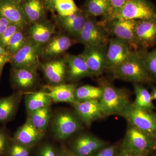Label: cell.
Here are the masks:
<instances>
[{
    "label": "cell",
    "mask_w": 156,
    "mask_h": 156,
    "mask_svg": "<svg viewBox=\"0 0 156 156\" xmlns=\"http://www.w3.org/2000/svg\"><path fill=\"white\" fill-rule=\"evenodd\" d=\"M146 51L143 49L134 50L127 60L112 71L114 77L134 83H152L144 63Z\"/></svg>",
    "instance_id": "1"
},
{
    "label": "cell",
    "mask_w": 156,
    "mask_h": 156,
    "mask_svg": "<svg viewBox=\"0 0 156 156\" xmlns=\"http://www.w3.org/2000/svg\"><path fill=\"white\" fill-rule=\"evenodd\" d=\"M100 87L103 92L99 101L103 115H120L131 103L128 92L105 82L101 83Z\"/></svg>",
    "instance_id": "2"
},
{
    "label": "cell",
    "mask_w": 156,
    "mask_h": 156,
    "mask_svg": "<svg viewBox=\"0 0 156 156\" xmlns=\"http://www.w3.org/2000/svg\"><path fill=\"white\" fill-rule=\"evenodd\" d=\"M138 130L151 136H156V112L136 108L131 103L120 115Z\"/></svg>",
    "instance_id": "3"
},
{
    "label": "cell",
    "mask_w": 156,
    "mask_h": 156,
    "mask_svg": "<svg viewBox=\"0 0 156 156\" xmlns=\"http://www.w3.org/2000/svg\"><path fill=\"white\" fill-rule=\"evenodd\" d=\"M77 38L85 48L106 47L109 40L104 23L89 17Z\"/></svg>",
    "instance_id": "4"
},
{
    "label": "cell",
    "mask_w": 156,
    "mask_h": 156,
    "mask_svg": "<svg viewBox=\"0 0 156 156\" xmlns=\"http://www.w3.org/2000/svg\"><path fill=\"white\" fill-rule=\"evenodd\" d=\"M108 19L145 20L156 18V8L149 0H128L121 11Z\"/></svg>",
    "instance_id": "5"
},
{
    "label": "cell",
    "mask_w": 156,
    "mask_h": 156,
    "mask_svg": "<svg viewBox=\"0 0 156 156\" xmlns=\"http://www.w3.org/2000/svg\"><path fill=\"white\" fill-rule=\"evenodd\" d=\"M121 144L144 156H148L156 149L154 137L131 126Z\"/></svg>",
    "instance_id": "6"
},
{
    "label": "cell",
    "mask_w": 156,
    "mask_h": 156,
    "mask_svg": "<svg viewBox=\"0 0 156 156\" xmlns=\"http://www.w3.org/2000/svg\"><path fill=\"white\" fill-rule=\"evenodd\" d=\"M81 122L79 117L71 112H60L53 121L52 128L54 136L58 140H66L81 129Z\"/></svg>",
    "instance_id": "7"
},
{
    "label": "cell",
    "mask_w": 156,
    "mask_h": 156,
    "mask_svg": "<svg viewBox=\"0 0 156 156\" xmlns=\"http://www.w3.org/2000/svg\"><path fill=\"white\" fill-rule=\"evenodd\" d=\"M41 45L32 40L27 41L24 46L11 58L15 68H27L36 70L40 64L39 58L42 52Z\"/></svg>",
    "instance_id": "8"
},
{
    "label": "cell",
    "mask_w": 156,
    "mask_h": 156,
    "mask_svg": "<svg viewBox=\"0 0 156 156\" xmlns=\"http://www.w3.org/2000/svg\"><path fill=\"white\" fill-rule=\"evenodd\" d=\"M106 49V69L113 70L128 59L134 50L126 42L116 38L109 39Z\"/></svg>",
    "instance_id": "9"
},
{
    "label": "cell",
    "mask_w": 156,
    "mask_h": 156,
    "mask_svg": "<svg viewBox=\"0 0 156 156\" xmlns=\"http://www.w3.org/2000/svg\"><path fill=\"white\" fill-rule=\"evenodd\" d=\"M108 26H106L108 33H110L115 38L124 41L134 50H137L134 40V29L136 20L119 19L113 18L108 19Z\"/></svg>",
    "instance_id": "10"
},
{
    "label": "cell",
    "mask_w": 156,
    "mask_h": 156,
    "mask_svg": "<svg viewBox=\"0 0 156 156\" xmlns=\"http://www.w3.org/2000/svg\"><path fill=\"white\" fill-rule=\"evenodd\" d=\"M134 40L138 50H147L156 45V18L136 20Z\"/></svg>",
    "instance_id": "11"
},
{
    "label": "cell",
    "mask_w": 156,
    "mask_h": 156,
    "mask_svg": "<svg viewBox=\"0 0 156 156\" xmlns=\"http://www.w3.org/2000/svg\"><path fill=\"white\" fill-rule=\"evenodd\" d=\"M108 145L103 140L90 134H83L73 141L71 151L78 156H92Z\"/></svg>",
    "instance_id": "12"
},
{
    "label": "cell",
    "mask_w": 156,
    "mask_h": 156,
    "mask_svg": "<svg viewBox=\"0 0 156 156\" xmlns=\"http://www.w3.org/2000/svg\"><path fill=\"white\" fill-rule=\"evenodd\" d=\"M106 47L85 48L80 55L86 62L92 76L100 75L106 69Z\"/></svg>",
    "instance_id": "13"
},
{
    "label": "cell",
    "mask_w": 156,
    "mask_h": 156,
    "mask_svg": "<svg viewBox=\"0 0 156 156\" xmlns=\"http://www.w3.org/2000/svg\"><path fill=\"white\" fill-rule=\"evenodd\" d=\"M78 116L86 126L104 117L98 100L79 101L73 105Z\"/></svg>",
    "instance_id": "14"
},
{
    "label": "cell",
    "mask_w": 156,
    "mask_h": 156,
    "mask_svg": "<svg viewBox=\"0 0 156 156\" xmlns=\"http://www.w3.org/2000/svg\"><path fill=\"white\" fill-rule=\"evenodd\" d=\"M0 15L21 29L28 23L21 5L10 0H0Z\"/></svg>",
    "instance_id": "15"
},
{
    "label": "cell",
    "mask_w": 156,
    "mask_h": 156,
    "mask_svg": "<svg viewBox=\"0 0 156 156\" xmlns=\"http://www.w3.org/2000/svg\"><path fill=\"white\" fill-rule=\"evenodd\" d=\"M45 88L48 90L45 92L52 101L56 103L66 102L73 105L77 103L75 97L76 86L73 84H59L48 85Z\"/></svg>",
    "instance_id": "16"
},
{
    "label": "cell",
    "mask_w": 156,
    "mask_h": 156,
    "mask_svg": "<svg viewBox=\"0 0 156 156\" xmlns=\"http://www.w3.org/2000/svg\"><path fill=\"white\" fill-rule=\"evenodd\" d=\"M44 133H42L27 119L26 122L14 134V142L31 148L36 145L41 140Z\"/></svg>",
    "instance_id": "17"
},
{
    "label": "cell",
    "mask_w": 156,
    "mask_h": 156,
    "mask_svg": "<svg viewBox=\"0 0 156 156\" xmlns=\"http://www.w3.org/2000/svg\"><path fill=\"white\" fill-rule=\"evenodd\" d=\"M65 62L69 80L76 81L87 77L92 76L87 62L80 54L68 55Z\"/></svg>",
    "instance_id": "18"
},
{
    "label": "cell",
    "mask_w": 156,
    "mask_h": 156,
    "mask_svg": "<svg viewBox=\"0 0 156 156\" xmlns=\"http://www.w3.org/2000/svg\"><path fill=\"white\" fill-rule=\"evenodd\" d=\"M89 15L79 9L75 13L66 17L59 16V23L68 33L77 37L83 28Z\"/></svg>",
    "instance_id": "19"
},
{
    "label": "cell",
    "mask_w": 156,
    "mask_h": 156,
    "mask_svg": "<svg viewBox=\"0 0 156 156\" xmlns=\"http://www.w3.org/2000/svg\"><path fill=\"white\" fill-rule=\"evenodd\" d=\"M42 68L45 76L50 83L54 85L62 83L67 75L65 60L48 62L43 65Z\"/></svg>",
    "instance_id": "20"
},
{
    "label": "cell",
    "mask_w": 156,
    "mask_h": 156,
    "mask_svg": "<svg viewBox=\"0 0 156 156\" xmlns=\"http://www.w3.org/2000/svg\"><path fill=\"white\" fill-rule=\"evenodd\" d=\"M29 32L31 40L41 44L50 41L55 32V29L50 23L41 20L34 23L30 29Z\"/></svg>",
    "instance_id": "21"
},
{
    "label": "cell",
    "mask_w": 156,
    "mask_h": 156,
    "mask_svg": "<svg viewBox=\"0 0 156 156\" xmlns=\"http://www.w3.org/2000/svg\"><path fill=\"white\" fill-rule=\"evenodd\" d=\"M73 44V41L67 36L61 35L50 39L42 51L45 56H53L66 51Z\"/></svg>",
    "instance_id": "22"
},
{
    "label": "cell",
    "mask_w": 156,
    "mask_h": 156,
    "mask_svg": "<svg viewBox=\"0 0 156 156\" xmlns=\"http://www.w3.org/2000/svg\"><path fill=\"white\" fill-rule=\"evenodd\" d=\"M21 6L29 22H38L44 16L45 6L43 0H26Z\"/></svg>",
    "instance_id": "23"
},
{
    "label": "cell",
    "mask_w": 156,
    "mask_h": 156,
    "mask_svg": "<svg viewBox=\"0 0 156 156\" xmlns=\"http://www.w3.org/2000/svg\"><path fill=\"white\" fill-rule=\"evenodd\" d=\"M134 91L135 99L132 104L135 107L149 111H153L156 108L150 92L142 84L134 83Z\"/></svg>",
    "instance_id": "24"
},
{
    "label": "cell",
    "mask_w": 156,
    "mask_h": 156,
    "mask_svg": "<svg viewBox=\"0 0 156 156\" xmlns=\"http://www.w3.org/2000/svg\"><path fill=\"white\" fill-rule=\"evenodd\" d=\"M21 95L16 93L0 99V122L8 121L15 113Z\"/></svg>",
    "instance_id": "25"
},
{
    "label": "cell",
    "mask_w": 156,
    "mask_h": 156,
    "mask_svg": "<svg viewBox=\"0 0 156 156\" xmlns=\"http://www.w3.org/2000/svg\"><path fill=\"white\" fill-rule=\"evenodd\" d=\"M26 108L28 113L45 107L50 106L52 102L51 98L46 92H30L25 96Z\"/></svg>",
    "instance_id": "26"
},
{
    "label": "cell",
    "mask_w": 156,
    "mask_h": 156,
    "mask_svg": "<svg viewBox=\"0 0 156 156\" xmlns=\"http://www.w3.org/2000/svg\"><path fill=\"white\" fill-rule=\"evenodd\" d=\"M51 115V108L50 106H48L30 113L27 119L39 131L44 134Z\"/></svg>",
    "instance_id": "27"
},
{
    "label": "cell",
    "mask_w": 156,
    "mask_h": 156,
    "mask_svg": "<svg viewBox=\"0 0 156 156\" xmlns=\"http://www.w3.org/2000/svg\"><path fill=\"white\" fill-rule=\"evenodd\" d=\"M14 80L17 87L22 89L30 88L37 80L36 70L27 68H15Z\"/></svg>",
    "instance_id": "28"
},
{
    "label": "cell",
    "mask_w": 156,
    "mask_h": 156,
    "mask_svg": "<svg viewBox=\"0 0 156 156\" xmlns=\"http://www.w3.org/2000/svg\"><path fill=\"white\" fill-rule=\"evenodd\" d=\"M112 8L109 0H87L86 12L89 16H104L112 14Z\"/></svg>",
    "instance_id": "29"
},
{
    "label": "cell",
    "mask_w": 156,
    "mask_h": 156,
    "mask_svg": "<svg viewBox=\"0 0 156 156\" xmlns=\"http://www.w3.org/2000/svg\"><path fill=\"white\" fill-rule=\"evenodd\" d=\"M101 87H97L92 85H86L76 89V100L79 101L89 100H100L102 94Z\"/></svg>",
    "instance_id": "30"
},
{
    "label": "cell",
    "mask_w": 156,
    "mask_h": 156,
    "mask_svg": "<svg viewBox=\"0 0 156 156\" xmlns=\"http://www.w3.org/2000/svg\"><path fill=\"white\" fill-rule=\"evenodd\" d=\"M73 0H56L53 7L59 16L66 17L71 15L79 10Z\"/></svg>",
    "instance_id": "31"
},
{
    "label": "cell",
    "mask_w": 156,
    "mask_h": 156,
    "mask_svg": "<svg viewBox=\"0 0 156 156\" xmlns=\"http://www.w3.org/2000/svg\"><path fill=\"white\" fill-rule=\"evenodd\" d=\"M21 30L20 29L15 32L10 39L7 47L8 52L12 55H13L17 53L20 48L24 46L27 41L25 35Z\"/></svg>",
    "instance_id": "32"
},
{
    "label": "cell",
    "mask_w": 156,
    "mask_h": 156,
    "mask_svg": "<svg viewBox=\"0 0 156 156\" xmlns=\"http://www.w3.org/2000/svg\"><path fill=\"white\" fill-rule=\"evenodd\" d=\"M144 63L147 71L152 82L156 81V48L144 55Z\"/></svg>",
    "instance_id": "33"
},
{
    "label": "cell",
    "mask_w": 156,
    "mask_h": 156,
    "mask_svg": "<svg viewBox=\"0 0 156 156\" xmlns=\"http://www.w3.org/2000/svg\"><path fill=\"white\" fill-rule=\"evenodd\" d=\"M121 143L105 147L92 156H119Z\"/></svg>",
    "instance_id": "34"
},
{
    "label": "cell",
    "mask_w": 156,
    "mask_h": 156,
    "mask_svg": "<svg viewBox=\"0 0 156 156\" xmlns=\"http://www.w3.org/2000/svg\"><path fill=\"white\" fill-rule=\"evenodd\" d=\"M19 29L20 28L17 26L12 23L10 24L5 32L0 37V44L4 48H7L10 39Z\"/></svg>",
    "instance_id": "35"
},
{
    "label": "cell",
    "mask_w": 156,
    "mask_h": 156,
    "mask_svg": "<svg viewBox=\"0 0 156 156\" xmlns=\"http://www.w3.org/2000/svg\"><path fill=\"white\" fill-rule=\"evenodd\" d=\"M30 148L14 143L9 150V156H29Z\"/></svg>",
    "instance_id": "36"
},
{
    "label": "cell",
    "mask_w": 156,
    "mask_h": 156,
    "mask_svg": "<svg viewBox=\"0 0 156 156\" xmlns=\"http://www.w3.org/2000/svg\"><path fill=\"white\" fill-rule=\"evenodd\" d=\"M112 8V14L107 17H112L119 13L128 0H109Z\"/></svg>",
    "instance_id": "37"
},
{
    "label": "cell",
    "mask_w": 156,
    "mask_h": 156,
    "mask_svg": "<svg viewBox=\"0 0 156 156\" xmlns=\"http://www.w3.org/2000/svg\"><path fill=\"white\" fill-rule=\"evenodd\" d=\"M38 156H57L54 148L49 144L43 146L39 151Z\"/></svg>",
    "instance_id": "38"
},
{
    "label": "cell",
    "mask_w": 156,
    "mask_h": 156,
    "mask_svg": "<svg viewBox=\"0 0 156 156\" xmlns=\"http://www.w3.org/2000/svg\"><path fill=\"white\" fill-rule=\"evenodd\" d=\"M8 144V137L3 131L0 130V156L3 155L5 152Z\"/></svg>",
    "instance_id": "39"
},
{
    "label": "cell",
    "mask_w": 156,
    "mask_h": 156,
    "mask_svg": "<svg viewBox=\"0 0 156 156\" xmlns=\"http://www.w3.org/2000/svg\"><path fill=\"white\" fill-rule=\"evenodd\" d=\"M119 156H144L128 148L123 147L121 144Z\"/></svg>",
    "instance_id": "40"
},
{
    "label": "cell",
    "mask_w": 156,
    "mask_h": 156,
    "mask_svg": "<svg viewBox=\"0 0 156 156\" xmlns=\"http://www.w3.org/2000/svg\"><path fill=\"white\" fill-rule=\"evenodd\" d=\"M11 58L10 55H0V68H2L3 66L10 61Z\"/></svg>",
    "instance_id": "41"
},
{
    "label": "cell",
    "mask_w": 156,
    "mask_h": 156,
    "mask_svg": "<svg viewBox=\"0 0 156 156\" xmlns=\"http://www.w3.org/2000/svg\"><path fill=\"white\" fill-rule=\"evenodd\" d=\"M56 0H43L45 7L51 11H53V7Z\"/></svg>",
    "instance_id": "42"
},
{
    "label": "cell",
    "mask_w": 156,
    "mask_h": 156,
    "mask_svg": "<svg viewBox=\"0 0 156 156\" xmlns=\"http://www.w3.org/2000/svg\"><path fill=\"white\" fill-rule=\"evenodd\" d=\"M60 156H78L71 150H66L62 153Z\"/></svg>",
    "instance_id": "43"
},
{
    "label": "cell",
    "mask_w": 156,
    "mask_h": 156,
    "mask_svg": "<svg viewBox=\"0 0 156 156\" xmlns=\"http://www.w3.org/2000/svg\"><path fill=\"white\" fill-rule=\"evenodd\" d=\"M153 100H156V87L152 86L151 87V93Z\"/></svg>",
    "instance_id": "44"
},
{
    "label": "cell",
    "mask_w": 156,
    "mask_h": 156,
    "mask_svg": "<svg viewBox=\"0 0 156 156\" xmlns=\"http://www.w3.org/2000/svg\"><path fill=\"white\" fill-rule=\"evenodd\" d=\"M0 55H10L9 52L5 50V48H3L1 44H0Z\"/></svg>",
    "instance_id": "45"
},
{
    "label": "cell",
    "mask_w": 156,
    "mask_h": 156,
    "mask_svg": "<svg viewBox=\"0 0 156 156\" xmlns=\"http://www.w3.org/2000/svg\"><path fill=\"white\" fill-rule=\"evenodd\" d=\"M12 2H14L17 3V4H20L21 5L23 2L26 1V0H10Z\"/></svg>",
    "instance_id": "46"
},
{
    "label": "cell",
    "mask_w": 156,
    "mask_h": 156,
    "mask_svg": "<svg viewBox=\"0 0 156 156\" xmlns=\"http://www.w3.org/2000/svg\"><path fill=\"white\" fill-rule=\"evenodd\" d=\"M151 154L148 156H156V154Z\"/></svg>",
    "instance_id": "47"
},
{
    "label": "cell",
    "mask_w": 156,
    "mask_h": 156,
    "mask_svg": "<svg viewBox=\"0 0 156 156\" xmlns=\"http://www.w3.org/2000/svg\"><path fill=\"white\" fill-rule=\"evenodd\" d=\"M2 69L0 68V76H1V72H2Z\"/></svg>",
    "instance_id": "48"
},
{
    "label": "cell",
    "mask_w": 156,
    "mask_h": 156,
    "mask_svg": "<svg viewBox=\"0 0 156 156\" xmlns=\"http://www.w3.org/2000/svg\"><path fill=\"white\" fill-rule=\"evenodd\" d=\"M155 139L156 144V136H155Z\"/></svg>",
    "instance_id": "49"
}]
</instances>
